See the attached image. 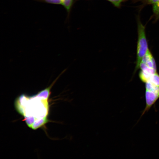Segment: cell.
<instances>
[{"label":"cell","instance_id":"obj_1","mask_svg":"<svg viewBox=\"0 0 159 159\" xmlns=\"http://www.w3.org/2000/svg\"><path fill=\"white\" fill-rule=\"evenodd\" d=\"M138 37L137 46V59L135 72L139 68L143 57L149 49L146 38L145 26L141 22L139 16L137 17Z\"/></svg>","mask_w":159,"mask_h":159},{"label":"cell","instance_id":"obj_2","mask_svg":"<svg viewBox=\"0 0 159 159\" xmlns=\"http://www.w3.org/2000/svg\"><path fill=\"white\" fill-rule=\"evenodd\" d=\"M145 99L150 104H154L159 98V87L148 81L145 84Z\"/></svg>","mask_w":159,"mask_h":159},{"label":"cell","instance_id":"obj_3","mask_svg":"<svg viewBox=\"0 0 159 159\" xmlns=\"http://www.w3.org/2000/svg\"><path fill=\"white\" fill-rule=\"evenodd\" d=\"M141 62L145 64L150 68L157 71L155 59L149 49L143 57Z\"/></svg>","mask_w":159,"mask_h":159},{"label":"cell","instance_id":"obj_4","mask_svg":"<svg viewBox=\"0 0 159 159\" xmlns=\"http://www.w3.org/2000/svg\"><path fill=\"white\" fill-rule=\"evenodd\" d=\"M52 85L47 87L45 89L39 91L37 94L36 96L48 100L50 94V90Z\"/></svg>","mask_w":159,"mask_h":159},{"label":"cell","instance_id":"obj_5","mask_svg":"<svg viewBox=\"0 0 159 159\" xmlns=\"http://www.w3.org/2000/svg\"><path fill=\"white\" fill-rule=\"evenodd\" d=\"M48 121L47 117L36 120L32 125L31 128L36 130L44 125Z\"/></svg>","mask_w":159,"mask_h":159},{"label":"cell","instance_id":"obj_6","mask_svg":"<svg viewBox=\"0 0 159 159\" xmlns=\"http://www.w3.org/2000/svg\"><path fill=\"white\" fill-rule=\"evenodd\" d=\"M74 0H62V5L66 9L68 16L70 13Z\"/></svg>","mask_w":159,"mask_h":159},{"label":"cell","instance_id":"obj_7","mask_svg":"<svg viewBox=\"0 0 159 159\" xmlns=\"http://www.w3.org/2000/svg\"><path fill=\"white\" fill-rule=\"evenodd\" d=\"M153 16L155 21L159 19V1L153 5Z\"/></svg>","mask_w":159,"mask_h":159},{"label":"cell","instance_id":"obj_8","mask_svg":"<svg viewBox=\"0 0 159 159\" xmlns=\"http://www.w3.org/2000/svg\"><path fill=\"white\" fill-rule=\"evenodd\" d=\"M152 75L145 72L141 70L139 74L140 78L142 81L145 83L149 81L151 76Z\"/></svg>","mask_w":159,"mask_h":159},{"label":"cell","instance_id":"obj_9","mask_svg":"<svg viewBox=\"0 0 159 159\" xmlns=\"http://www.w3.org/2000/svg\"><path fill=\"white\" fill-rule=\"evenodd\" d=\"M157 86L159 87V74L156 72L150 77L149 81Z\"/></svg>","mask_w":159,"mask_h":159},{"label":"cell","instance_id":"obj_10","mask_svg":"<svg viewBox=\"0 0 159 159\" xmlns=\"http://www.w3.org/2000/svg\"><path fill=\"white\" fill-rule=\"evenodd\" d=\"M24 117V120L26 124L29 127H31L35 120H36L35 117L33 116H25Z\"/></svg>","mask_w":159,"mask_h":159},{"label":"cell","instance_id":"obj_11","mask_svg":"<svg viewBox=\"0 0 159 159\" xmlns=\"http://www.w3.org/2000/svg\"><path fill=\"white\" fill-rule=\"evenodd\" d=\"M40 2L56 5L62 4V0H34Z\"/></svg>","mask_w":159,"mask_h":159},{"label":"cell","instance_id":"obj_12","mask_svg":"<svg viewBox=\"0 0 159 159\" xmlns=\"http://www.w3.org/2000/svg\"><path fill=\"white\" fill-rule=\"evenodd\" d=\"M111 3L114 6L117 8H120L121 4L127 0H107Z\"/></svg>","mask_w":159,"mask_h":159},{"label":"cell","instance_id":"obj_13","mask_svg":"<svg viewBox=\"0 0 159 159\" xmlns=\"http://www.w3.org/2000/svg\"><path fill=\"white\" fill-rule=\"evenodd\" d=\"M142 3L143 5L154 4L159 0H140Z\"/></svg>","mask_w":159,"mask_h":159},{"label":"cell","instance_id":"obj_14","mask_svg":"<svg viewBox=\"0 0 159 159\" xmlns=\"http://www.w3.org/2000/svg\"></svg>","mask_w":159,"mask_h":159}]
</instances>
